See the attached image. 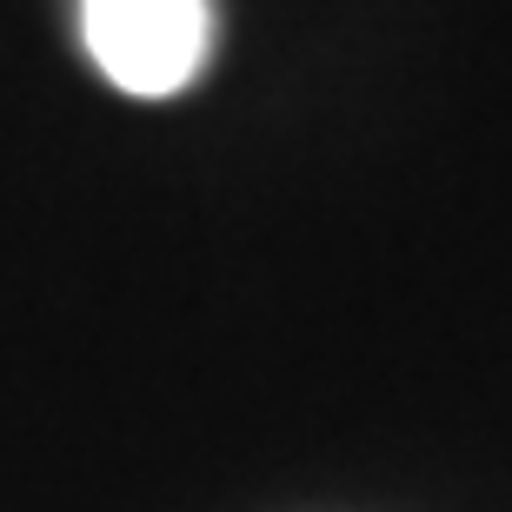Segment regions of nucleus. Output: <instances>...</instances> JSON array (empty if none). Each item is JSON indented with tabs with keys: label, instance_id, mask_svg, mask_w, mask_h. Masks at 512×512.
Returning a JSON list of instances; mask_svg holds the SVG:
<instances>
[{
	"label": "nucleus",
	"instance_id": "obj_1",
	"mask_svg": "<svg viewBox=\"0 0 512 512\" xmlns=\"http://www.w3.org/2000/svg\"><path fill=\"white\" fill-rule=\"evenodd\" d=\"M87 54L120 94L167 100L207 60V0H80Z\"/></svg>",
	"mask_w": 512,
	"mask_h": 512
}]
</instances>
